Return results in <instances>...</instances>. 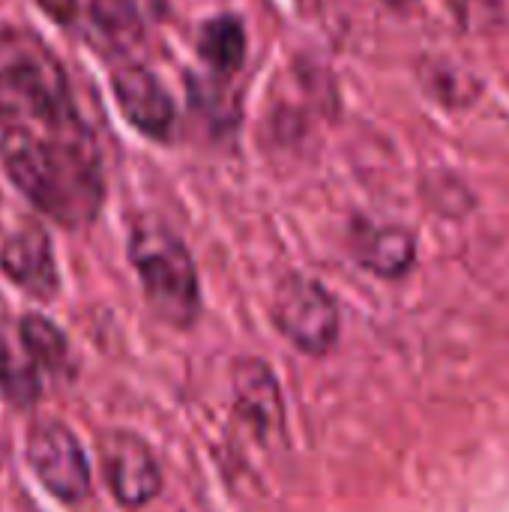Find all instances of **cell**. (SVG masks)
<instances>
[{"label": "cell", "mask_w": 509, "mask_h": 512, "mask_svg": "<svg viewBox=\"0 0 509 512\" xmlns=\"http://www.w3.org/2000/svg\"><path fill=\"white\" fill-rule=\"evenodd\" d=\"M39 3H42L54 18H60L63 24L75 15V0H39Z\"/></svg>", "instance_id": "15"}, {"label": "cell", "mask_w": 509, "mask_h": 512, "mask_svg": "<svg viewBox=\"0 0 509 512\" xmlns=\"http://www.w3.org/2000/svg\"><path fill=\"white\" fill-rule=\"evenodd\" d=\"M111 90H114L120 114L126 117L132 129H138L141 135L153 141L171 138L174 123H177L174 99L147 66H138V63L120 66L111 75Z\"/></svg>", "instance_id": "8"}, {"label": "cell", "mask_w": 509, "mask_h": 512, "mask_svg": "<svg viewBox=\"0 0 509 512\" xmlns=\"http://www.w3.org/2000/svg\"><path fill=\"white\" fill-rule=\"evenodd\" d=\"M0 162L18 192L57 225L81 228L102 210V162L81 117L57 126L3 129Z\"/></svg>", "instance_id": "1"}, {"label": "cell", "mask_w": 509, "mask_h": 512, "mask_svg": "<svg viewBox=\"0 0 509 512\" xmlns=\"http://www.w3.org/2000/svg\"><path fill=\"white\" fill-rule=\"evenodd\" d=\"M162 0H90V15L111 39H129L159 12Z\"/></svg>", "instance_id": "13"}, {"label": "cell", "mask_w": 509, "mask_h": 512, "mask_svg": "<svg viewBox=\"0 0 509 512\" xmlns=\"http://www.w3.org/2000/svg\"><path fill=\"white\" fill-rule=\"evenodd\" d=\"M18 336H21V348L24 354L33 360V366L57 381L63 378H72L75 375V360H72V351H69V342L66 336L42 315H27L18 327Z\"/></svg>", "instance_id": "10"}, {"label": "cell", "mask_w": 509, "mask_h": 512, "mask_svg": "<svg viewBox=\"0 0 509 512\" xmlns=\"http://www.w3.org/2000/svg\"><path fill=\"white\" fill-rule=\"evenodd\" d=\"M390 6H405V3H411V0H387Z\"/></svg>", "instance_id": "16"}, {"label": "cell", "mask_w": 509, "mask_h": 512, "mask_svg": "<svg viewBox=\"0 0 509 512\" xmlns=\"http://www.w3.org/2000/svg\"><path fill=\"white\" fill-rule=\"evenodd\" d=\"M273 324L306 354H327L339 339V306L324 285L288 276L273 297Z\"/></svg>", "instance_id": "4"}, {"label": "cell", "mask_w": 509, "mask_h": 512, "mask_svg": "<svg viewBox=\"0 0 509 512\" xmlns=\"http://www.w3.org/2000/svg\"><path fill=\"white\" fill-rule=\"evenodd\" d=\"M198 54L216 75H234L246 60V30L234 15L210 18L198 30Z\"/></svg>", "instance_id": "11"}, {"label": "cell", "mask_w": 509, "mask_h": 512, "mask_svg": "<svg viewBox=\"0 0 509 512\" xmlns=\"http://www.w3.org/2000/svg\"><path fill=\"white\" fill-rule=\"evenodd\" d=\"M99 465L114 501L129 510L147 507L162 489V471L147 441L132 432H108L99 441Z\"/></svg>", "instance_id": "6"}, {"label": "cell", "mask_w": 509, "mask_h": 512, "mask_svg": "<svg viewBox=\"0 0 509 512\" xmlns=\"http://www.w3.org/2000/svg\"><path fill=\"white\" fill-rule=\"evenodd\" d=\"M129 261L141 279L150 309L162 321L174 327H189L198 318V270L177 234L156 222H141L129 237Z\"/></svg>", "instance_id": "3"}, {"label": "cell", "mask_w": 509, "mask_h": 512, "mask_svg": "<svg viewBox=\"0 0 509 512\" xmlns=\"http://www.w3.org/2000/svg\"><path fill=\"white\" fill-rule=\"evenodd\" d=\"M237 399L255 426L270 429L279 420V387L264 363L249 360L237 369Z\"/></svg>", "instance_id": "12"}, {"label": "cell", "mask_w": 509, "mask_h": 512, "mask_svg": "<svg viewBox=\"0 0 509 512\" xmlns=\"http://www.w3.org/2000/svg\"><path fill=\"white\" fill-rule=\"evenodd\" d=\"M78 117L66 72L30 33L0 36V126H57Z\"/></svg>", "instance_id": "2"}, {"label": "cell", "mask_w": 509, "mask_h": 512, "mask_svg": "<svg viewBox=\"0 0 509 512\" xmlns=\"http://www.w3.org/2000/svg\"><path fill=\"white\" fill-rule=\"evenodd\" d=\"M354 255L357 261L372 270L375 276L384 279H399L414 267L417 249H414V237L411 231L399 228V225H357L354 237H351Z\"/></svg>", "instance_id": "9"}, {"label": "cell", "mask_w": 509, "mask_h": 512, "mask_svg": "<svg viewBox=\"0 0 509 512\" xmlns=\"http://www.w3.org/2000/svg\"><path fill=\"white\" fill-rule=\"evenodd\" d=\"M0 390L18 408H27L39 399V369L27 354H15L3 342H0Z\"/></svg>", "instance_id": "14"}, {"label": "cell", "mask_w": 509, "mask_h": 512, "mask_svg": "<svg viewBox=\"0 0 509 512\" xmlns=\"http://www.w3.org/2000/svg\"><path fill=\"white\" fill-rule=\"evenodd\" d=\"M27 462L39 483L60 501L75 504L90 495V465L78 438L57 420L36 423L27 438Z\"/></svg>", "instance_id": "5"}, {"label": "cell", "mask_w": 509, "mask_h": 512, "mask_svg": "<svg viewBox=\"0 0 509 512\" xmlns=\"http://www.w3.org/2000/svg\"><path fill=\"white\" fill-rule=\"evenodd\" d=\"M0 270L33 297L51 300L60 288L51 240L42 225L18 219L0 228Z\"/></svg>", "instance_id": "7"}]
</instances>
